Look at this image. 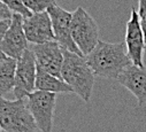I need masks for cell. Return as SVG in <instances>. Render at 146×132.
Listing matches in <instances>:
<instances>
[{"label": "cell", "instance_id": "cell-21", "mask_svg": "<svg viewBox=\"0 0 146 132\" xmlns=\"http://www.w3.org/2000/svg\"><path fill=\"white\" fill-rule=\"evenodd\" d=\"M5 57H7V56H6V55H5V54H4L1 51H0V61H1L3 59H5Z\"/></svg>", "mask_w": 146, "mask_h": 132}, {"label": "cell", "instance_id": "cell-8", "mask_svg": "<svg viewBox=\"0 0 146 132\" xmlns=\"http://www.w3.org/2000/svg\"><path fill=\"white\" fill-rule=\"evenodd\" d=\"M23 16L13 13L11 24L6 31L4 38L0 42V51L7 57L19 60L27 48H29V42L25 37L23 29Z\"/></svg>", "mask_w": 146, "mask_h": 132}, {"label": "cell", "instance_id": "cell-9", "mask_svg": "<svg viewBox=\"0 0 146 132\" xmlns=\"http://www.w3.org/2000/svg\"><path fill=\"white\" fill-rule=\"evenodd\" d=\"M47 13L52 21L55 42L59 43V45L62 47V50L83 55L71 37L70 22H71L72 13L63 9L62 7H59L58 5L51 6L47 9Z\"/></svg>", "mask_w": 146, "mask_h": 132}, {"label": "cell", "instance_id": "cell-11", "mask_svg": "<svg viewBox=\"0 0 146 132\" xmlns=\"http://www.w3.org/2000/svg\"><path fill=\"white\" fill-rule=\"evenodd\" d=\"M23 29L25 37L31 45L55 40L52 21L47 11L33 13L29 17L23 18Z\"/></svg>", "mask_w": 146, "mask_h": 132}, {"label": "cell", "instance_id": "cell-5", "mask_svg": "<svg viewBox=\"0 0 146 132\" xmlns=\"http://www.w3.org/2000/svg\"><path fill=\"white\" fill-rule=\"evenodd\" d=\"M28 107L42 132H52L56 93L35 90L28 96Z\"/></svg>", "mask_w": 146, "mask_h": 132}, {"label": "cell", "instance_id": "cell-17", "mask_svg": "<svg viewBox=\"0 0 146 132\" xmlns=\"http://www.w3.org/2000/svg\"><path fill=\"white\" fill-rule=\"evenodd\" d=\"M12 16H13L12 11L0 1V20H9L12 18Z\"/></svg>", "mask_w": 146, "mask_h": 132}, {"label": "cell", "instance_id": "cell-2", "mask_svg": "<svg viewBox=\"0 0 146 132\" xmlns=\"http://www.w3.org/2000/svg\"><path fill=\"white\" fill-rule=\"evenodd\" d=\"M61 78L85 102H90L94 85V74L88 64L85 56L63 50Z\"/></svg>", "mask_w": 146, "mask_h": 132}, {"label": "cell", "instance_id": "cell-18", "mask_svg": "<svg viewBox=\"0 0 146 132\" xmlns=\"http://www.w3.org/2000/svg\"><path fill=\"white\" fill-rule=\"evenodd\" d=\"M9 24H11V18L9 20H0V42L4 38Z\"/></svg>", "mask_w": 146, "mask_h": 132}, {"label": "cell", "instance_id": "cell-15", "mask_svg": "<svg viewBox=\"0 0 146 132\" xmlns=\"http://www.w3.org/2000/svg\"><path fill=\"white\" fill-rule=\"evenodd\" d=\"M22 1L32 14L46 12L51 6L56 5V0H22Z\"/></svg>", "mask_w": 146, "mask_h": 132}, {"label": "cell", "instance_id": "cell-4", "mask_svg": "<svg viewBox=\"0 0 146 132\" xmlns=\"http://www.w3.org/2000/svg\"><path fill=\"white\" fill-rule=\"evenodd\" d=\"M70 31L76 46L84 56L91 53L99 42V26L97 22L81 6L72 13Z\"/></svg>", "mask_w": 146, "mask_h": 132}, {"label": "cell", "instance_id": "cell-1", "mask_svg": "<svg viewBox=\"0 0 146 132\" xmlns=\"http://www.w3.org/2000/svg\"><path fill=\"white\" fill-rule=\"evenodd\" d=\"M94 76L116 79L130 64L124 43H106L99 40L97 46L85 56Z\"/></svg>", "mask_w": 146, "mask_h": 132}, {"label": "cell", "instance_id": "cell-6", "mask_svg": "<svg viewBox=\"0 0 146 132\" xmlns=\"http://www.w3.org/2000/svg\"><path fill=\"white\" fill-rule=\"evenodd\" d=\"M37 64L32 50L29 47L24 51L19 60H16L14 95L16 99H24L36 88Z\"/></svg>", "mask_w": 146, "mask_h": 132}, {"label": "cell", "instance_id": "cell-13", "mask_svg": "<svg viewBox=\"0 0 146 132\" xmlns=\"http://www.w3.org/2000/svg\"><path fill=\"white\" fill-rule=\"evenodd\" d=\"M36 90L56 94L72 92L71 87L62 78L48 74L39 67H37V75H36Z\"/></svg>", "mask_w": 146, "mask_h": 132}, {"label": "cell", "instance_id": "cell-7", "mask_svg": "<svg viewBox=\"0 0 146 132\" xmlns=\"http://www.w3.org/2000/svg\"><path fill=\"white\" fill-rule=\"evenodd\" d=\"M125 48L132 64L137 67H144V51L145 37L140 24V17L136 8H131L130 17L125 24Z\"/></svg>", "mask_w": 146, "mask_h": 132}, {"label": "cell", "instance_id": "cell-19", "mask_svg": "<svg viewBox=\"0 0 146 132\" xmlns=\"http://www.w3.org/2000/svg\"><path fill=\"white\" fill-rule=\"evenodd\" d=\"M138 14L139 17L144 16L146 14V0H139V5H138Z\"/></svg>", "mask_w": 146, "mask_h": 132}, {"label": "cell", "instance_id": "cell-14", "mask_svg": "<svg viewBox=\"0 0 146 132\" xmlns=\"http://www.w3.org/2000/svg\"><path fill=\"white\" fill-rule=\"evenodd\" d=\"M15 69L16 60L12 57H5L0 61V95L1 96L14 88Z\"/></svg>", "mask_w": 146, "mask_h": 132}, {"label": "cell", "instance_id": "cell-22", "mask_svg": "<svg viewBox=\"0 0 146 132\" xmlns=\"http://www.w3.org/2000/svg\"><path fill=\"white\" fill-rule=\"evenodd\" d=\"M0 132H1V127H0Z\"/></svg>", "mask_w": 146, "mask_h": 132}, {"label": "cell", "instance_id": "cell-12", "mask_svg": "<svg viewBox=\"0 0 146 132\" xmlns=\"http://www.w3.org/2000/svg\"><path fill=\"white\" fill-rule=\"evenodd\" d=\"M117 83L130 91L137 99L138 106L146 105V67L130 64L116 78Z\"/></svg>", "mask_w": 146, "mask_h": 132}, {"label": "cell", "instance_id": "cell-3", "mask_svg": "<svg viewBox=\"0 0 146 132\" xmlns=\"http://www.w3.org/2000/svg\"><path fill=\"white\" fill-rule=\"evenodd\" d=\"M0 127L4 132H35L36 122L24 99L7 100L0 95Z\"/></svg>", "mask_w": 146, "mask_h": 132}, {"label": "cell", "instance_id": "cell-20", "mask_svg": "<svg viewBox=\"0 0 146 132\" xmlns=\"http://www.w3.org/2000/svg\"><path fill=\"white\" fill-rule=\"evenodd\" d=\"M140 24H141V29L144 32V37H145V45H146V14L144 16L140 17Z\"/></svg>", "mask_w": 146, "mask_h": 132}, {"label": "cell", "instance_id": "cell-16", "mask_svg": "<svg viewBox=\"0 0 146 132\" xmlns=\"http://www.w3.org/2000/svg\"><path fill=\"white\" fill-rule=\"evenodd\" d=\"M0 1H1L4 5H6L12 11V13L20 14L24 18L25 17H29L30 15H32V13L24 6L22 0H0Z\"/></svg>", "mask_w": 146, "mask_h": 132}, {"label": "cell", "instance_id": "cell-10", "mask_svg": "<svg viewBox=\"0 0 146 132\" xmlns=\"http://www.w3.org/2000/svg\"><path fill=\"white\" fill-rule=\"evenodd\" d=\"M30 48L35 54L37 67L53 76L61 78L63 50L58 42L54 40L44 44H33Z\"/></svg>", "mask_w": 146, "mask_h": 132}]
</instances>
